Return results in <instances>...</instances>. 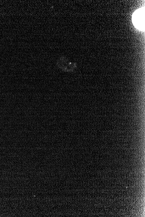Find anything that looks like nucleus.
I'll list each match as a JSON object with an SVG mask.
<instances>
[{
  "mask_svg": "<svg viewBox=\"0 0 145 217\" xmlns=\"http://www.w3.org/2000/svg\"><path fill=\"white\" fill-rule=\"evenodd\" d=\"M132 22L136 28L143 31L145 29V9L141 8L136 10L132 16Z\"/></svg>",
  "mask_w": 145,
  "mask_h": 217,
  "instance_id": "1",
  "label": "nucleus"
}]
</instances>
